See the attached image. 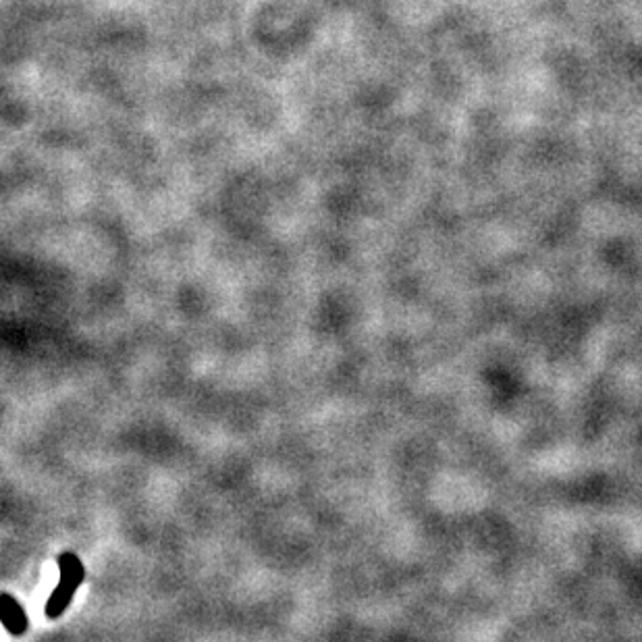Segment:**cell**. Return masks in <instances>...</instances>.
Listing matches in <instances>:
<instances>
[{"instance_id": "obj_1", "label": "cell", "mask_w": 642, "mask_h": 642, "mask_svg": "<svg viewBox=\"0 0 642 642\" xmlns=\"http://www.w3.org/2000/svg\"><path fill=\"white\" fill-rule=\"evenodd\" d=\"M60 576H63L60 584H58V589H56L54 596L48 601V607H46L48 616L53 617L58 616L65 609V605L71 601L73 590L77 589V584L83 578V567L73 555H63L60 557Z\"/></svg>"}, {"instance_id": "obj_2", "label": "cell", "mask_w": 642, "mask_h": 642, "mask_svg": "<svg viewBox=\"0 0 642 642\" xmlns=\"http://www.w3.org/2000/svg\"><path fill=\"white\" fill-rule=\"evenodd\" d=\"M2 621L11 632H23L26 630V616L17 601H13L9 594L2 596Z\"/></svg>"}]
</instances>
